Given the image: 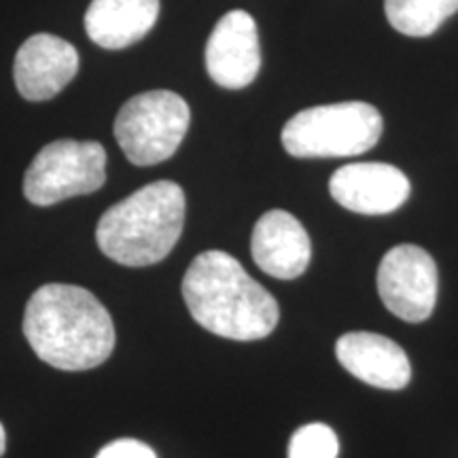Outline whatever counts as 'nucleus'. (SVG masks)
Masks as SVG:
<instances>
[{"instance_id":"obj_1","label":"nucleus","mask_w":458,"mask_h":458,"mask_svg":"<svg viewBox=\"0 0 458 458\" xmlns=\"http://www.w3.org/2000/svg\"><path fill=\"white\" fill-rule=\"evenodd\" d=\"M24 335L38 359L62 371L98 368L114 348L111 314L74 284H45L28 300Z\"/></svg>"},{"instance_id":"obj_2","label":"nucleus","mask_w":458,"mask_h":458,"mask_svg":"<svg viewBox=\"0 0 458 458\" xmlns=\"http://www.w3.org/2000/svg\"><path fill=\"white\" fill-rule=\"evenodd\" d=\"M182 300L199 327L236 342L263 340L276 329L278 301L223 250L199 253L182 278Z\"/></svg>"},{"instance_id":"obj_3","label":"nucleus","mask_w":458,"mask_h":458,"mask_svg":"<svg viewBox=\"0 0 458 458\" xmlns=\"http://www.w3.org/2000/svg\"><path fill=\"white\" fill-rule=\"evenodd\" d=\"M185 210L181 185L174 181L148 182L100 216L96 242L108 259L122 266H153L179 242Z\"/></svg>"},{"instance_id":"obj_4","label":"nucleus","mask_w":458,"mask_h":458,"mask_svg":"<svg viewBox=\"0 0 458 458\" xmlns=\"http://www.w3.org/2000/svg\"><path fill=\"white\" fill-rule=\"evenodd\" d=\"M382 114L368 102L303 108L283 128V145L293 157H351L380 140Z\"/></svg>"},{"instance_id":"obj_5","label":"nucleus","mask_w":458,"mask_h":458,"mask_svg":"<svg viewBox=\"0 0 458 458\" xmlns=\"http://www.w3.org/2000/svg\"><path fill=\"white\" fill-rule=\"evenodd\" d=\"M191 111L179 94L153 89L134 96L114 117V139L130 164L156 165L170 159L185 139Z\"/></svg>"},{"instance_id":"obj_6","label":"nucleus","mask_w":458,"mask_h":458,"mask_svg":"<svg viewBox=\"0 0 458 458\" xmlns=\"http://www.w3.org/2000/svg\"><path fill=\"white\" fill-rule=\"evenodd\" d=\"M106 181V151L96 140H55L32 159L24 176V196L37 206L98 191Z\"/></svg>"},{"instance_id":"obj_7","label":"nucleus","mask_w":458,"mask_h":458,"mask_svg":"<svg viewBox=\"0 0 458 458\" xmlns=\"http://www.w3.org/2000/svg\"><path fill=\"white\" fill-rule=\"evenodd\" d=\"M437 266L425 249L399 244L382 257L377 267V293L388 312L408 323L431 317L437 301Z\"/></svg>"},{"instance_id":"obj_8","label":"nucleus","mask_w":458,"mask_h":458,"mask_svg":"<svg viewBox=\"0 0 458 458\" xmlns=\"http://www.w3.org/2000/svg\"><path fill=\"white\" fill-rule=\"evenodd\" d=\"M261 68L259 32L253 15L229 11L216 21L206 43V71L216 85L242 89L257 79Z\"/></svg>"},{"instance_id":"obj_9","label":"nucleus","mask_w":458,"mask_h":458,"mask_svg":"<svg viewBox=\"0 0 458 458\" xmlns=\"http://www.w3.org/2000/svg\"><path fill=\"white\" fill-rule=\"evenodd\" d=\"M410 181L399 168L382 162L348 164L335 170L329 193L337 204L359 215H388L410 198Z\"/></svg>"},{"instance_id":"obj_10","label":"nucleus","mask_w":458,"mask_h":458,"mask_svg":"<svg viewBox=\"0 0 458 458\" xmlns=\"http://www.w3.org/2000/svg\"><path fill=\"white\" fill-rule=\"evenodd\" d=\"M79 72V54L55 34H34L17 49L13 79L17 91L30 102L55 98Z\"/></svg>"},{"instance_id":"obj_11","label":"nucleus","mask_w":458,"mask_h":458,"mask_svg":"<svg viewBox=\"0 0 458 458\" xmlns=\"http://www.w3.org/2000/svg\"><path fill=\"white\" fill-rule=\"evenodd\" d=\"M335 357L348 374L365 385L399 391L411 380L408 354L397 342L369 331H352L335 344Z\"/></svg>"},{"instance_id":"obj_12","label":"nucleus","mask_w":458,"mask_h":458,"mask_svg":"<svg viewBox=\"0 0 458 458\" xmlns=\"http://www.w3.org/2000/svg\"><path fill=\"white\" fill-rule=\"evenodd\" d=\"M250 253L261 272L278 280H293L310 266L312 244L293 215L286 210H270L257 221Z\"/></svg>"},{"instance_id":"obj_13","label":"nucleus","mask_w":458,"mask_h":458,"mask_svg":"<svg viewBox=\"0 0 458 458\" xmlns=\"http://www.w3.org/2000/svg\"><path fill=\"white\" fill-rule=\"evenodd\" d=\"M159 0H91L85 32L102 49H125L156 26Z\"/></svg>"},{"instance_id":"obj_14","label":"nucleus","mask_w":458,"mask_h":458,"mask_svg":"<svg viewBox=\"0 0 458 458\" xmlns=\"http://www.w3.org/2000/svg\"><path fill=\"white\" fill-rule=\"evenodd\" d=\"M386 20L408 37H431L458 11V0H385Z\"/></svg>"},{"instance_id":"obj_15","label":"nucleus","mask_w":458,"mask_h":458,"mask_svg":"<svg viewBox=\"0 0 458 458\" xmlns=\"http://www.w3.org/2000/svg\"><path fill=\"white\" fill-rule=\"evenodd\" d=\"M337 435L323 422L300 427L289 442V458H337Z\"/></svg>"},{"instance_id":"obj_16","label":"nucleus","mask_w":458,"mask_h":458,"mask_svg":"<svg viewBox=\"0 0 458 458\" xmlns=\"http://www.w3.org/2000/svg\"><path fill=\"white\" fill-rule=\"evenodd\" d=\"M96 458H157L151 445L139 439H114L98 452Z\"/></svg>"},{"instance_id":"obj_17","label":"nucleus","mask_w":458,"mask_h":458,"mask_svg":"<svg viewBox=\"0 0 458 458\" xmlns=\"http://www.w3.org/2000/svg\"><path fill=\"white\" fill-rule=\"evenodd\" d=\"M4 448H7V435H4V427L0 425V456L4 454Z\"/></svg>"}]
</instances>
